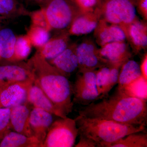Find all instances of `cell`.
Masks as SVG:
<instances>
[{
	"label": "cell",
	"instance_id": "cell-1",
	"mask_svg": "<svg viewBox=\"0 0 147 147\" xmlns=\"http://www.w3.org/2000/svg\"><path fill=\"white\" fill-rule=\"evenodd\" d=\"M101 99L80 108L79 115L133 125H146L147 100L133 97L123 90H118L111 96Z\"/></svg>",
	"mask_w": 147,
	"mask_h": 147
},
{
	"label": "cell",
	"instance_id": "cell-2",
	"mask_svg": "<svg viewBox=\"0 0 147 147\" xmlns=\"http://www.w3.org/2000/svg\"><path fill=\"white\" fill-rule=\"evenodd\" d=\"M33 75L34 82L39 85L52 100L61 118L72 112L73 86L68 77L59 71L36 51L27 62Z\"/></svg>",
	"mask_w": 147,
	"mask_h": 147
},
{
	"label": "cell",
	"instance_id": "cell-3",
	"mask_svg": "<svg viewBox=\"0 0 147 147\" xmlns=\"http://www.w3.org/2000/svg\"><path fill=\"white\" fill-rule=\"evenodd\" d=\"M79 135H84L97 144L98 147H108L128 134L144 131L145 125L122 123L102 119L79 115L75 119Z\"/></svg>",
	"mask_w": 147,
	"mask_h": 147
},
{
	"label": "cell",
	"instance_id": "cell-4",
	"mask_svg": "<svg viewBox=\"0 0 147 147\" xmlns=\"http://www.w3.org/2000/svg\"><path fill=\"white\" fill-rule=\"evenodd\" d=\"M41 8L51 30H65L79 15L80 8L71 0H49Z\"/></svg>",
	"mask_w": 147,
	"mask_h": 147
},
{
	"label": "cell",
	"instance_id": "cell-5",
	"mask_svg": "<svg viewBox=\"0 0 147 147\" xmlns=\"http://www.w3.org/2000/svg\"><path fill=\"white\" fill-rule=\"evenodd\" d=\"M78 135L75 119L60 117L51 125L42 147H74Z\"/></svg>",
	"mask_w": 147,
	"mask_h": 147
},
{
	"label": "cell",
	"instance_id": "cell-6",
	"mask_svg": "<svg viewBox=\"0 0 147 147\" xmlns=\"http://www.w3.org/2000/svg\"><path fill=\"white\" fill-rule=\"evenodd\" d=\"M103 13L105 21L118 26H129L136 16V9L130 0H107Z\"/></svg>",
	"mask_w": 147,
	"mask_h": 147
},
{
	"label": "cell",
	"instance_id": "cell-7",
	"mask_svg": "<svg viewBox=\"0 0 147 147\" xmlns=\"http://www.w3.org/2000/svg\"><path fill=\"white\" fill-rule=\"evenodd\" d=\"M33 82H17L0 88V108H11L28 103L29 90Z\"/></svg>",
	"mask_w": 147,
	"mask_h": 147
},
{
	"label": "cell",
	"instance_id": "cell-8",
	"mask_svg": "<svg viewBox=\"0 0 147 147\" xmlns=\"http://www.w3.org/2000/svg\"><path fill=\"white\" fill-rule=\"evenodd\" d=\"M0 66V88L8 84L34 81L27 63L21 61Z\"/></svg>",
	"mask_w": 147,
	"mask_h": 147
},
{
	"label": "cell",
	"instance_id": "cell-9",
	"mask_svg": "<svg viewBox=\"0 0 147 147\" xmlns=\"http://www.w3.org/2000/svg\"><path fill=\"white\" fill-rule=\"evenodd\" d=\"M76 53L79 73L86 70H96L108 64L100 58L98 51L93 44L90 42H82L76 47Z\"/></svg>",
	"mask_w": 147,
	"mask_h": 147
},
{
	"label": "cell",
	"instance_id": "cell-10",
	"mask_svg": "<svg viewBox=\"0 0 147 147\" xmlns=\"http://www.w3.org/2000/svg\"><path fill=\"white\" fill-rule=\"evenodd\" d=\"M53 115L36 108L31 110L30 124L34 137L43 144L48 130L54 121Z\"/></svg>",
	"mask_w": 147,
	"mask_h": 147
},
{
	"label": "cell",
	"instance_id": "cell-11",
	"mask_svg": "<svg viewBox=\"0 0 147 147\" xmlns=\"http://www.w3.org/2000/svg\"><path fill=\"white\" fill-rule=\"evenodd\" d=\"M30 111L27 103L11 108L10 125L11 130L29 137L34 136L30 126Z\"/></svg>",
	"mask_w": 147,
	"mask_h": 147
},
{
	"label": "cell",
	"instance_id": "cell-12",
	"mask_svg": "<svg viewBox=\"0 0 147 147\" xmlns=\"http://www.w3.org/2000/svg\"><path fill=\"white\" fill-rule=\"evenodd\" d=\"M98 54L103 61L110 65L123 63L130 57L127 45L124 41L105 44L98 51Z\"/></svg>",
	"mask_w": 147,
	"mask_h": 147
},
{
	"label": "cell",
	"instance_id": "cell-13",
	"mask_svg": "<svg viewBox=\"0 0 147 147\" xmlns=\"http://www.w3.org/2000/svg\"><path fill=\"white\" fill-rule=\"evenodd\" d=\"M76 47L71 45L55 59L48 61L67 77L76 71L79 67L76 53Z\"/></svg>",
	"mask_w": 147,
	"mask_h": 147
},
{
	"label": "cell",
	"instance_id": "cell-14",
	"mask_svg": "<svg viewBox=\"0 0 147 147\" xmlns=\"http://www.w3.org/2000/svg\"><path fill=\"white\" fill-rule=\"evenodd\" d=\"M28 103L34 108L42 109L53 115L61 118L60 113L52 100L46 95L37 83L34 81L28 95Z\"/></svg>",
	"mask_w": 147,
	"mask_h": 147
},
{
	"label": "cell",
	"instance_id": "cell-15",
	"mask_svg": "<svg viewBox=\"0 0 147 147\" xmlns=\"http://www.w3.org/2000/svg\"><path fill=\"white\" fill-rule=\"evenodd\" d=\"M69 34L64 32L50 38L45 45L37 51L48 61L55 59L68 47Z\"/></svg>",
	"mask_w": 147,
	"mask_h": 147
},
{
	"label": "cell",
	"instance_id": "cell-16",
	"mask_svg": "<svg viewBox=\"0 0 147 147\" xmlns=\"http://www.w3.org/2000/svg\"><path fill=\"white\" fill-rule=\"evenodd\" d=\"M42 144L34 136H27L11 130L0 142V147H42Z\"/></svg>",
	"mask_w": 147,
	"mask_h": 147
},
{
	"label": "cell",
	"instance_id": "cell-17",
	"mask_svg": "<svg viewBox=\"0 0 147 147\" xmlns=\"http://www.w3.org/2000/svg\"><path fill=\"white\" fill-rule=\"evenodd\" d=\"M73 86V102L86 106L100 99L97 88H92L77 80Z\"/></svg>",
	"mask_w": 147,
	"mask_h": 147
},
{
	"label": "cell",
	"instance_id": "cell-18",
	"mask_svg": "<svg viewBox=\"0 0 147 147\" xmlns=\"http://www.w3.org/2000/svg\"><path fill=\"white\" fill-rule=\"evenodd\" d=\"M119 71L117 90H123L127 86L142 76L140 65L136 61H125Z\"/></svg>",
	"mask_w": 147,
	"mask_h": 147
},
{
	"label": "cell",
	"instance_id": "cell-19",
	"mask_svg": "<svg viewBox=\"0 0 147 147\" xmlns=\"http://www.w3.org/2000/svg\"><path fill=\"white\" fill-rule=\"evenodd\" d=\"M16 36L9 28L0 30V57L10 63L15 62L14 46Z\"/></svg>",
	"mask_w": 147,
	"mask_h": 147
},
{
	"label": "cell",
	"instance_id": "cell-20",
	"mask_svg": "<svg viewBox=\"0 0 147 147\" xmlns=\"http://www.w3.org/2000/svg\"><path fill=\"white\" fill-rule=\"evenodd\" d=\"M97 20L90 15H79L75 18L69 27V34L74 35L88 34L96 29Z\"/></svg>",
	"mask_w": 147,
	"mask_h": 147
},
{
	"label": "cell",
	"instance_id": "cell-21",
	"mask_svg": "<svg viewBox=\"0 0 147 147\" xmlns=\"http://www.w3.org/2000/svg\"><path fill=\"white\" fill-rule=\"evenodd\" d=\"M30 13L17 0H0V16L7 20L29 16Z\"/></svg>",
	"mask_w": 147,
	"mask_h": 147
},
{
	"label": "cell",
	"instance_id": "cell-22",
	"mask_svg": "<svg viewBox=\"0 0 147 147\" xmlns=\"http://www.w3.org/2000/svg\"><path fill=\"white\" fill-rule=\"evenodd\" d=\"M126 38V35L122 28L114 24L103 27L98 36V42L101 46L111 42L124 41Z\"/></svg>",
	"mask_w": 147,
	"mask_h": 147
},
{
	"label": "cell",
	"instance_id": "cell-23",
	"mask_svg": "<svg viewBox=\"0 0 147 147\" xmlns=\"http://www.w3.org/2000/svg\"><path fill=\"white\" fill-rule=\"evenodd\" d=\"M147 134L144 131L131 133L108 147H147Z\"/></svg>",
	"mask_w": 147,
	"mask_h": 147
},
{
	"label": "cell",
	"instance_id": "cell-24",
	"mask_svg": "<svg viewBox=\"0 0 147 147\" xmlns=\"http://www.w3.org/2000/svg\"><path fill=\"white\" fill-rule=\"evenodd\" d=\"M129 26V34L134 45L138 49L146 47L147 30L144 25L139 21H134Z\"/></svg>",
	"mask_w": 147,
	"mask_h": 147
},
{
	"label": "cell",
	"instance_id": "cell-25",
	"mask_svg": "<svg viewBox=\"0 0 147 147\" xmlns=\"http://www.w3.org/2000/svg\"><path fill=\"white\" fill-rule=\"evenodd\" d=\"M50 32L42 27L31 25L27 35L30 40L32 46L38 49L45 45L50 39Z\"/></svg>",
	"mask_w": 147,
	"mask_h": 147
},
{
	"label": "cell",
	"instance_id": "cell-26",
	"mask_svg": "<svg viewBox=\"0 0 147 147\" xmlns=\"http://www.w3.org/2000/svg\"><path fill=\"white\" fill-rule=\"evenodd\" d=\"M111 65L107 64L99 67L96 71V85L100 99L108 95Z\"/></svg>",
	"mask_w": 147,
	"mask_h": 147
},
{
	"label": "cell",
	"instance_id": "cell-27",
	"mask_svg": "<svg viewBox=\"0 0 147 147\" xmlns=\"http://www.w3.org/2000/svg\"><path fill=\"white\" fill-rule=\"evenodd\" d=\"M32 44L27 34L16 36L14 46L15 62L26 59L31 51Z\"/></svg>",
	"mask_w": 147,
	"mask_h": 147
},
{
	"label": "cell",
	"instance_id": "cell-28",
	"mask_svg": "<svg viewBox=\"0 0 147 147\" xmlns=\"http://www.w3.org/2000/svg\"><path fill=\"white\" fill-rule=\"evenodd\" d=\"M147 80L142 76L122 90L129 95L147 100Z\"/></svg>",
	"mask_w": 147,
	"mask_h": 147
},
{
	"label": "cell",
	"instance_id": "cell-29",
	"mask_svg": "<svg viewBox=\"0 0 147 147\" xmlns=\"http://www.w3.org/2000/svg\"><path fill=\"white\" fill-rule=\"evenodd\" d=\"M10 108H0V142L11 130L10 125Z\"/></svg>",
	"mask_w": 147,
	"mask_h": 147
},
{
	"label": "cell",
	"instance_id": "cell-30",
	"mask_svg": "<svg viewBox=\"0 0 147 147\" xmlns=\"http://www.w3.org/2000/svg\"><path fill=\"white\" fill-rule=\"evenodd\" d=\"M29 16L30 18L31 25L42 27L51 31L42 8L34 11H30Z\"/></svg>",
	"mask_w": 147,
	"mask_h": 147
},
{
	"label": "cell",
	"instance_id": "cell-31",
	"mask_svg": "<svg viewBox=\"0 0 147 147\" xmlns=\"http://www.w3.org/2000/svg\"><path fill=\"white\" fill-rule=\"evenodd\" d=\"M79 142L75 145L76 147H98L97 144L91 139L84 135L79 134Z\"/></svg>",
	"mask_w": 147,
	"mask_h": 147
},
{
	"label": "cell",
	"instance_id": "cell-32",
	"mask_svg": "<svg viewBox=\"0 0 147 147\" xmlns=\"http://www.w3.org/2000/svg\"><path fill=\"white\" fill-rule=\"evenodd\" d=\"M75 1L79 8L89 10L93 8L96 5L98 0H75Z\"/></svg>",
	"mask_w": 147,
	"mask_h": 147
},
{
	"label": "cell",
	"instance_id": "cell-33",
	"mask_svg": "<svg viewBox=\"0 0 147 147\" xmlns=\"http://www.w3.org/2000/svg\"><path fill=\"white\" fill-rule=\"evenodd\" d=\"M147 55L145 56L144 58L142 61V64L140 66L142 76L146 80H147Z\"/></svg>",
	"mask_w": 147,
	"mask_h": 147
},
{
	"label": "cell",
	"instance_id": "cell-34",
	"mask_svg": "<svg viewBox=\"0 0 147 147\" xmlns=\"http://www.w3.org/2000/svg\"><path fill=\"white\" fill-rule=\"evenodd\" d=\"M139 7L142 13L146 16L147 11V0H140L139 2Z\"/></svg>",
	"mask_w": 147,
	"mask_h": 147
},
{
	"label": "cell",
	"instance_id": "cell-35",
	"mask_svg": "<svg viewBox=\"0 0 147 147\" xmlns=\"http://www.w3.org/2000/svg\"><path fill=\"white\" fill-rule=\"evenodd\" d=\"M26 1L30 2L39 4L42 7L48 2L49 0H26Z\"/></svg>",
	"mask_w": 147,
	"mask_h": 147
},
{
	"label": "cell",
	"instance_id": "cell-36",
	"mask_svg": "<svg viewBox=\"0 0 147 147\" xmlns=\"http://www.w3.org/2000/svg\"><path fill=\"white\" fill-rule=\"evenodd\" d=\"M7 20H8L3 18V17H2V16H0V24L3 23V22H4L6 21H7Z\"/></svg>",
	"mask_w": 147,
	"mask_h": 147
},
{
	"label": "cell",
	"instance_id": "cell-37",
	"mask_svg": "<svg viewBox=\"0 0 147 147\" xmlns=\"http://www.w3.org/2000/svg\"><path fill=\"white\" fill-rule=\"evenodd\" d=\"M1 59V57H0V59Z\"/></svg>",
	"mask_w": 147,
	"mask_h": 147
}]
</instances>
